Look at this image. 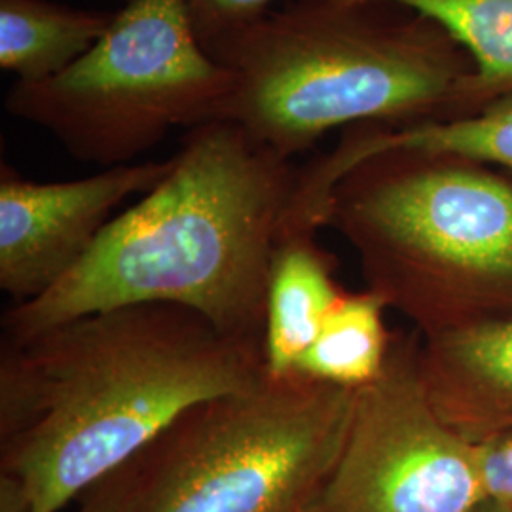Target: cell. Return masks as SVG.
<instances>
[{
  "label": "cell",
  "instance_id": "obj_17",
  "mask_svg": "<svg viewBox=\"0 0 512 512\" xmlns=\"http://www.w3.org/2000/svg\"><path fill=\"white\" fill-rule=\"evenodd\" d=\"M139 482L141 463L139 458H135L82 495L84 501L78 512H133L139 494Z\"/></svg>",
  "mask_w": 512,
  "mask_h": 512
},
{
  "label": "cell",
  "instance_id": "obj_14",
  "mask_svg": "<svg viewBox=\"0 0 512 512\" xmlns=\"http://www.w3.org/2000/svg\"><path fill=\"white\" fill-rule=\"evenodd\" d=\"M435 19L475 63L476 112L512 93V0H384Z\"/></svg>",
  "mask_w": 512,
  "mask_h": 512
},
{
  "label": "cell",
  "instance_id": "obj_2",
  "mask_svg": "<svg viewBox=\"0 0 512 512\" xmlns=\"http://www.w3.org/2000/svg\"><path fill=\"white\" fill-rule=\"evenodd\" d=\"M169 173L110 220L52 291L2 317V342L101 311L167 304L264 346L275 247L300 167L228 120L190 129Z\"/></svg>",
  "mask_w": 512,
  "mask_h": 512
},
{
  "label": "cell",
  "instance_id": "obj_7",
  "mask_svg": "<svg viewBox=\"0 0 512 512\" xmlns=\"http://www.w3.org/2000/svg\"><path fill=\"white\" fill-rule=\"evenodd\" d=\"M484 501L476 444L429 399L420 332H395L384 372L357 391L344 448L311 512H475Z\"/></svg>",
  "mask_w": 512,
  "mask_h": 512
},
{
  "label": "cell",
  "instance_id": "obj_4",
  "mask_svg": "<svg viewBox=\"0 0 512 512\" xmlns=\"http://www.w3.org/2000/svg\"><path fill=\"white\" fill-rule=\"evenodd\" d=\"M327 226L359 258L366 289L421 336L512 313V175L423 148L351 165Z\"/></svg>",
  "mask_w": 512,
  "mask_h": 512
},
{
  "label": "cell",
  "instance_id": "obj_5",
  "mask_svg": "<svg viewBox=\"0 0 512 512\" xmlns=\"http://www.w3.org/2000/svg\"><path fill=\"white\" fill-rule=\"evenodd\" d=\"M357 391L293 374L196 404L139 456L133 512H311Z\"/></svg>",
  "mask_w": 512,
  "mask_h": 512
},
{
  "label": "cell",
  "instance_id": "obj_3",
  "mask_svg": "<svg viewBox=\"0 0 512 512\" xmlns=\"http://www.w3.org/2000/svg\"><path fill=\"white\" fill-rule=\"evenodd\" d=\"M232 76L220 120L294 160L329 131L475 114L473 59L435 19L384 0H289L205 46Z\"/></svg>",
  "mask_w": 512,
  "mask_h": 512
},
{
  "label": "cell",
  "instance_id": "obj_15",
  "mask_svg": "<svg viewBox=\"0 0 512 512\" xmlns=\"http://www.w3.org/2000/svg\"><path fill=\"white\" fill-rule=\"evenodd\" d=\"M274 0H184L203 48L270 12Z\"/></svg>",
  "mask_w": 512,
  "mask_h": 512
},
{
  "label": "cell",
  "instance_id": "obj_12",
  "mask_svg": "<svg viewBox=\"0 0 512 512\" xmlns=\"http://www.w3.org/2000/svg\"><path fill=\"white\" fill-rule=\"evenodd\" d=\"M114 16L52 0H0V67L19 82L54 78L105 37Z\"/></svg>",
  "mask_w": 512,
  "mask_h": 512
},
{
  "label": "cell",
  "instance_id": "obj_6",
  "mask_svg": "<svg viewBox=\"0 0 512 512\" xmlns=\"http://www.w3.org/2000/svg\"><path fill=\"white\" fill-rule=\"evenodd\" d=\"M230 92L232 76L203 48L184 0H128L88 54L54 78L18 80L4 109L109 169L133 164L173 128L220 120Z\"/></svg>",
  "mask_w": 512,
  "mask_h": 512
},
{
  "label": "cell",
  "instance_id": "obj_19",
  "mask_svg": "<svg viewBox=\"0 0 512 512\" xmlns=\"http://www.w3.org/2000/svg\"><path fill=\"white\" fill-rule=\"evenodd\" d=\"M124 2H128V0H124Z\"/></svg>",
  "mask_w": 512,
  "mask_h": 512
},
{
  "label": "cell",
  "instance_id": "obj_9",
  "mask_svg": "<svg viewBox=\"0 0 512 512\" xmlns=\"http://www.w3.org/2000/svg\"><path fill=\"white\" fill-rule=\"evenodd\" d=\"M421 370L440 418L478 444L512 427V313L421 336Z\"/></svg>",
  "mask_w": 512,
  "mask_h": 512
},
{
  "label": "cell",
  "instance_id": "obj_18",
  "mask_svg": "<svg viewBox=\"0 0 512 512\" xmlns=\"http://www.w3.org/2000/svg\"><path fill=\"white\" fill-rule=\"evenodd\" d=\"M511 509L503 507V505H497L494 501H484L475 512H509Z\"/></svg>",
  "mask_w": 512,
  "mask_h": 512
},
{
  "label": "cell",
  "instance_id": "obj_8",
  "mask_svg": "<svg viewBox=\"0 0 512 512\" xmlns=\"http://www.w3.org/2000/svg\"><path fill=\"white\" fill-rule=\"evenodd\" d=\"M173 158L118 165L65 183H35L0 169V289L16 304L52 291L114 219L118 205L164 179Z\"/></svg>",
  "mask_w": 512,
  "mask_h": 512
},
{
  "label": "cell",
  "instance_id": "obj_10",
  "mask_svg": "<svg viewBox=\"0 0 512 512\" xmlns=\"http://www.w3.org/2000/svg\"><path fill=\"white\" fill-rule=\"evenodd\" d=\"M317 228L287 219L275 247L264 325V368L272 378L296 374L304 353L346 289L336 281V256L321 247Z\"/></svg>",
  "mask_w": 512,
  "mask_h": 512
},
{
  "label": "cell",
  "instance_id": "obj_13",
  "mask_svg": "<svg viewBox=\"0 0 512 512\" xmlns=\"http://www.w3.org/2000/svg\"><path fill=\"white\" fill-rule=\"evenodd\" d=\"M384 300L372 291H344L300 359L296 374L359 391L384 372L395 332L385 327Z\"/></svg>",
  "mask_w": 512,
  "mask_h": 512
},
{
  "label": "cell",
  "instance_id": "obj_1",
  "mask_svg": "<svg viewBox=\"0 0 512 512\" xmlns=\"http://www.w3.org/2000/svg\"><path fill=\"white\" fill-rule=\"evenodd\" d=\"M266 376L260 344L194 311H101L0 348V478L59 512L139 458L196 404Z\"/></svg>",
  "mask_w": 512,
  "mask_h": 512
},
{
  "label": "cell",
  "instance_id": "obj_11",
  "mask_svg": "<svg viewBox=\"0 0 512 512\" xmlns=\"http://www.w3.org/2000/svg\"><path fill=\"white\" fill-rule=\"evenodd\" d=\"M391 147L454 154L512 175V93L495 99L471 116L450 122H433L412 128L372 124L348 128L329 154L311 160V169L325 188H334L351 165Z\"/></svg>",
  "mask_w": 512,
  "mask_h": 512
},
{
  "label": "cell",
  "instance_id": "obj_16",
  "mask_svg": "<svg viewBox=\"0 0 512 512\" xmlns=\"http://www.w3.org/2000/svg\"><path fill=\"white\" fill-rule=\"evenodd\" d=\"M486 501L512 509V427L476 444Z\"/></svg>",
  "mask_w": 512,
  "mask_h": 512
},
{
  "label": "cell",
  "instance_id": "obj_20",
  "mask_svg": "<svg viewBox=\"0 0 512 512\" xmlns=\"http://www.w3.org/2000/svg\"><path fill=\"white\" fill-rule=\"evenodd\" d=\"M509 512H512V509H511V511H509Z\"/></svg>",
  "mask_w": 512,
  "mask_h": 512
}]
</instances>
